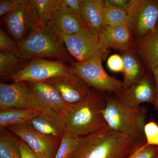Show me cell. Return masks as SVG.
Here are the masks:
<instances>
[{
  "label": "cell",
  "instance_id": "603a6c76",
  "mask_svg": "<svg viewBox=\"0 0 158 158\" xmlns=\"http://www.w3.org/2000/svg\"><path fill=\"white\" fill-rule=\"evenodd\" d=\"M0 158H21L19 140L5 129L0 134Z\"/></svg>",
  "mask_w": 158,
  "mask_h": 158
},
{
  "label": "cell",
  "instance_id": "9a60e30c",
  "mask_svg": "<svg viewBox=\"0 0 158 158\" xmlns=\"http://www.w3.org/2000/svg\"><path fill=\"white\" fill-rule=\"evenodd\" d=\"M45 82L56 88L65 102L69 104H74L81 102L88 95L90 90V85L72 73Z\"/></svg>",
  "mask_w": 158,
  "mask_h": 158
},
{
  "label": "cell",
  "instance_id": "8fae6325",
  "mask_svg": "<svg viewBox=\"0 0 158 158\" xmlns=\"http://www.w3.org/2000/svg\"><path fill=\"white\" fill-rule=\"evenodd\" d=\"M5 22L9 34L18 44L25 39L33 29L41 23L31 4L6 15Z\"/></svg>",
  "mask_w": 158,
  "mask_h": 158
},
{
  "label": "cell",
  "instance_id": "5bb4252c",
  "mask_svg": "<svg viewBox=\"0 0 158 158\" xmlns=\"http://www.w3.org/2000/svg\"><path fill=\"white\" fill-rule=\"evenodd\" d=\"M99 40L106 49L123 52L134 51L135 38L129 23L116 27L105 26L99 33Z\"/></svg>",
  "mask_w": 158,
  "mask_h": 158
},
{
  "label": "cell",
  "instance_id": "ffe728a7",
  "mask_svg": "<svg viewBox=\"0 0 158 158\" xmlns=\"http://www.w3.org/2000/svg\"><path fill=\"white\" fill-rule=\"evenodd\" d=\"M121 53L123 61V83L126 88L141 78L148 70L143 68L144 65L134 51Z\"/></svg>",
  "mask_w": 158,
  "mask_h": 158
},
{
  "label": "cell",
  "instance_id": "30bf717a",
  "mask_svg": "<svg viewBox=\"0 0 158 158\" xmlns=\"http://www.w3.org/2000/svg\"><path fill=\"white\" fill-rule=\"evenodd\" d=\"M156 87L152 72L148 71L138 81L123 88L116 98L123 104L132 108L140 107L143 103L154 105L155 101Z\"/></svg>",
  "mask_w": 158,
  "mask_h": 158
},
{
  "label": "cell",
  "instance_id": "e0dca14e",
  "mask_svg": "<svg viewBox=\"0 0 158 158\" xmlns=\"http://www.w3.org/2000/svg\"><path fill=\"white\" fill-rule=\"evenodd\" d=\"M31 125L40 132L61 138L65 132L64 116L54 111H42L31 122Z\"/></svg>",
  "mask_w": 158,
  "mask_h": 158
},
{
  "label": "cell",
  "instance_id": "7c38bea8",
  "mask_svg": "<svg viewBox=\"0 0 158 158\" xmlns=\"http://www.w3.org/2000/svg\"><path fill=\"white\" fill-rule=\"evenodd\" d=\"M35 99L37 112L54 111L64 116L71 106L63 99L54 87L47 82L27 83Z\"/></svg>",
  "mask_w": 158,
  "mask_h": 158
},
{
  "label": "cell",
  "instance_id": "836d02e7",
  "mask_svg": "<svg viewBox=\"0 0 158 158\" xmlns=\"http://www.w3.org/2000/svg\"><path fill=\"white\" fill-rule=\"evenodd\" d=\"M108 2L113 6L120 7L127 10L131 0H107Z\"/></svg>",
  "mask_w": 158,
  "mask_h": 158
},
{
  "label": "cell",
  "instance_id": "1f68e13d",
  "mask_svg": "<svg viewBox=\"0 0 158 158\" xmlns=\"http://www.w3.org/2000/svg\"><path fill=\"white\" fill-rule=\"evenodd\" d=\"M82 2L83 0H61V6L69 7L73 10L82 20L81 12Z\"/></svg>",
  "mask_w": 158,
  "mask_h": 158
},
{
  "label": "cell",
  "instance_id": "277c9868",
  "mask_svg": "<svg viewBox=\"0 0 158 158\" xmlns=\"http://www.w3.org/2000/svg\"><path fill=\"white\" fill-rule=\"evenodd\" d=\"M106 100L102 114L108 128L124 134L135 142L146 143L144 134L146 108L129 107L115 97L108 96Z\"/></svg>",
  "mask_w": 158,
  "mask_h": 158
},
{
  "label": "cell",
  "instance_id": "d6a6232c",
  "mask_svg": "<svg viewBox=\"0 0 158 158\" xmlns=\"http://www.w3.org/2000/svg\"><path fill=\"white\" fill-rule=\"evenodd\" d=\"M19 143L21 158H40L23 140H19Z\"/></svg>",
  "mask_w": 158,
  "mask_h": 158
},
{
  "label": "cell",
  "instance_id": "4316f807",
  "mask_svg": "<svg viewBox=\"0 0 158 158\" xmlns=\"http://www.w3.org/2000/svg\"><path fill=\"white\" fill-rule=\"evenodd\" d=\"M31 0H1L0 15L1 16L19 10L31 5Z\"/></svg>",
  "mask_w": 158,
  "mask_h": 158
},
{
  "label": "cell",
  "instance_id": "ba28073f",
  "mask_svg": "<svg viewBox=\"0 0 158 158\" xmlns=\"http://www.w3.org/2000/svg\"><path fill=\"white\" fill-rule=\"evenodd\" d=\"M127 11L135 40L156 29L158 23V1L131 0Z\"/></svg>",
  "mask_w": 158,
  "mask_h": 158
},
{
  "label": "cell",
  "instance_id": "7402d4cb",
  "mask_svg": "<svg viewBox=\"0 0 158 158\" xmlns=\"http://www.w3.org/2000/svg\"><path fill=\"white\" fill-rule=\"evenodd\" d=\"M103 18L104 27H116L128 23L127 10L113 6L107 0H105Z\"/></svg>",
  "mask_w": 158,
  "mask_h": 158
},
{
  "label": "cell",
  "instance_id": "44dd1931",
  "mask_svg": "<svg viewBox=\"0 0 158 158\" xmlns=\"http://www.w3.org/2000/svg\"><path fill=\"white\" fill-rule=\"evenodd\" d=\"M39 112L33 109L7 108L0 110V130L31 122Z\"/></svg>",
  "mask_w": 158,
  "mask_h": 158
},
{
  "label": "cell",
  "instance_id": "8992f818",
  "mask_svg": "<svg viewBox=\"0 0 158 158\" xmlns=\"http://www.w3.org/2000/svg\"><path fill=\"white\" fill-rule=\"evenodd\" d=\"M102 61L94 58L84 62H70V71L96 90L118 94L123 90V82L110 76L102 65Z\"/></svg>",
  "mask_w": 158,
  "mask_h": 158
},
{
  "label": "cell",
  "instance_id": "52a82bcc",
  "mask_svg": "<svg viewBox=\"0 0 158 158\" xmlns=\"http://www.w3.org/2000/svg\"><path fill=\"white\" fill-rule=\"evenodd\" d=\"M70 67L61 61H52L44 59H34L8 79L14 82L27 83L44 82L51 79L68 75Z\"/></svg>",
  "mask_w": 158,
  "mask_h": 158
},
{
  "label": "cell",
  "instance_id": "d590c367",
  "mask_svg": "<svg viewBox=\"0 0 158 158\" xmlns=\"http://www.w3.org/2000/svg\"></svg>",
  "mask_w": 158,
  "mask_h": 158
},
{
  "label": "cell",
  "instance_id": "f546056e",
  "mask_svg": "<svg viewBox=\"0 0 158 158\" xmlns=\"http://www.w3.org/2000/svg\"><path fill=\"white\" fill-rule=\"evenodd\" d=\"M158 147L144 144L141 145L128 158H158Z\"/></svg>",
  "mask_w": 158,
  "mask_h": 158
},
{
  "label": "cell",
  "instance_id": "2e32d148",
  "mask_svg": "<svg viewBox=\"0 0 158 158\" xmlns=\"http://www.w3.org/2000/svg\"><path fill=\"white\" fill-rule=\"evenodd\" d=\"M134 52L148 71L158 67V23L152 32L135 40Z\"/></svg>",
  "mask_w": 158,
  "mask_h": 158
},
{
  "label": "cell",
  "instance_id": "d4e9b609",
  "mask_svg": "<svg viewBox=\"0 0 158 158\" xmlns=\"http://www.w3.org/2000/svg\"><path fill=\"white\" fill-rule=\"evenodd\" d=\"M31 3L42 24L51 21L54 12L61 6V0H31Z\"/></svg>",
  "mask_w": 158,
  "mask_h": 158
},
{
  "label": "cell",
  "instance_id": "4dcf8cb0",
  "mask_svg": "<svg viewBox=\"0 0 158 158\" xmlns=\"http://www.w3.org/2000/svg\"><path fill=\"white\" fill-rule=\"evenodd\" d=\"M107 65L111 71L115 73H123V61L122 57L117 54L111 55L108 58Z\"/></svg>",
  "mask_w": 158,
  "mask_h": 158
},
{
  "label": "cell",
  "instance_id": "e575fe53",
  "mask_svg": "<svg viewBox=\"0 0 158 158\" xmlns=\"http://www.w3.org/2000/svg\"><path fill=\"white\" fill-rule=\"evenodd\" d=\"M152 72L154 78L156 87V99L154 105L156 110H158V67L153 69Z\"/></svg>",
  "mask_w": 158,
  "mask_h": 158
},
{
  "label": "cell",
  "instance_id": "7a4b0ae2",
  "mask_svg": "<svg viewBox=\"0 0 158 158\" xmlns=\"http://www.w3.org/2000/svg\"><path fill=\"white\" fill-rule=\"evenodd\" d=\"M106 101L100 93L90 90L84 99L72 105L63 116L65 131L77 138L108 127L102 114Z\"/></svg>",
  "mask_w": 158,
  "mask_h": 158
},
{
  "label": "cell",
  "instance_id": "5b68a950",
  "mask_svg": "<svg viewBox=\"0 0 158 158\" xmlns=\"http://www.w3.org/2000/svg\"><path fill=\"white\" fill-rule=\"evenodd\" d=\"M63 40L71 56L77 62H84L94 58L103 61L107 58L109 50L102 47L99 40V34L85 26L79 32L73 35H59Z\"/></svg>",
  "mask_w": 158,
  "mask_h": 158
},
{
  "label": "cell",
  "instance_id": "ac0fdd59",
  "mask_svg": "<svg viewBox=\"0 0 158 158\" xmlns=\"http://www.w3.org/2000/svg\"><path fill=\"white\" fill-rule=\"evenodd\" d=\"M51 21L59 35H73L86 26L73 10L65 6H60L54 12Z\"/></svg>",
  "mask_w": 158,
  "mask_h": 158
},
{
  "label": "cell",
  "instance_id": "f1b7e54d",
  "mask_svg": "<svg viewBox=\"0 0 158 158\" xmlns=\"http://www.w3.org/2000/svg\"><path fill=\"white\" fill-rule=\"evenodd\" d=\"M144 134L146 144L158 147V124L154 121H150L145 124Z\"/></svg>",
  "mask_w": 158,
  "mask_h": 158
},
{
  "label": "cell",
  "instance_id": "9c48e42d",
  "mask_svg": "<svg viewBox=\"0 0 158 158\" xmlns=\"http://www.w3.org/2000/svg\"><path fill=\"white\" fill-rule=\"evenodd\" d=\"M6 128L19 137L39 158H55L61 138L40 132L30 122L10 126Z\"/></svg>",
  "mask_w": 158,
  "mask_h": 158
},
{
  "label": "cell",
  "instance_id": "4fadbf2b",
  "mask_svg": "<svg viewBox=\"0 0 158 158\" xmlns=\"http://www.w3.org/2000/svg\"><path fill=\"white\" fill-rule=\"evenodd\" d=\"M35 107L34 96L27 82L0 83V110L17 108L35 110Z\"/></svg>",
  "mask_w": 158,
  "mask_h": 158
},
{
  "label": "cell",
  "instance_id": "6da1fadb",
  "mask_svg": "<svg viewBox=\"0 0 158 158\" xmlns=\"http://www.w3.org/2000/svg\"><path fill=\"white\" fill-rule=\"evenodd\" d=\"M145 143L135 142L107 127L77 138L74 148L66 158H128Z\"/></svg>",
  "mask_w": 158,
  "mask_h": 158
},
{
  "label": "cell",
  "instance_id": "cb8c5ba5",
  "mask_svg": "<svg viewBox=\"0 0 158 158\" xmlns=\"http://www.w3.org/2000/svg\"><path fill=\"white\" fill-rule=\"evenodd\" d=\"M26 60L20 59L14 54L0 52V75L6 79L21 69Z\"/></svg>",
  "mask_w": 158,
  "mask_h": 158
},
{
  "label": "cell",
  "instance_id": "3957f363",
  "mask_svg": "<svg viewBox=\"0 0 158 158\" xmlns=\"http://www.w3.org/2000/svg\"><path fill=\"white\" fill-rule=\"evenodd\" d=\"M18 45L16 56L26 61L53 58L61 62H73L63 40L51 21L44 24L41 23Z\"/></svg>",
  "mask_w": 158,
  "mask_h": 158
},
{
  "label": "cell",
  "instance_id": "484cf974",
  "mask_svg": "<svg viewBox=\"0 0 158 158\" xmlns=\"http://www.w3.org/2000/svg\"><path fill=\"white\" fill-rule=\"evenodd\" d=\"M77 138L65 131L62 138L59 148L54 158H66L73 150Z\"/></svg>",
  "mask_w": 158,
  "mask_h": 158
},
{
  "label": "cell",
  "instance_id": "d6986e66",
  "mask_svg": "<svg viewBox=\"0 0 158 158\" xmlns=\"http://www.w3.org/2000/svg\"><path fill=\"white\" fill-rule=\"evenodd\" d=\"M105 1L83 0L81 17L82 20L99 34L103 27V12Z\"/></svg>",
  "mask_w": 158,
  "mask_h": 158
},
{
  "label": "cell",
  "instance_id": "83f0119b",
  "mask_svg": "<svg viewBox=\"0 0 158 158\" xmlns=\"http://www.w3.org/2000/svg\"><path fill=\"white\" fill-rule=\"evenodd\" d=\"M18 43L3 29H0V51L16 55L18 52Z\"/></svg>",
  "mask_w": 158,
  "mask_h": 158
}]
</instances>
